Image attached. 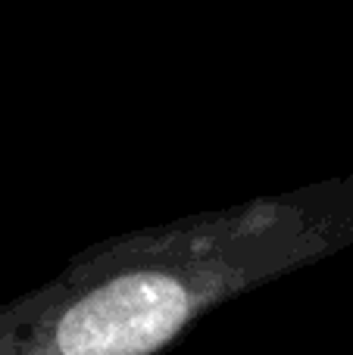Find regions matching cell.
I'll use <instances>...</instances> for the list:
<instances>
[{
	"label": "cell",
	"instance_id": "cell-1",
	"mask_svg": "<svg viewBox=\"0 0 353 355\" xmlns=\"http://www.w3.org/2000/svg\"><path fill=\"white\" fill-rule=\"evenodd\" d=\"M353 246V175L135 227L0 302V355H160L200 318Z\"/></svg>",
	"mask_w": 353,
	"mask_h": 355
}]
</instances>
